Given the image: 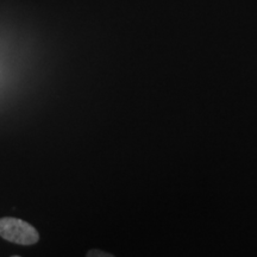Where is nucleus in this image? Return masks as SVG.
I'll return each mask as SVG.
<instances>
[{
	"label": "nucleus",
	"instance_id": "obj_1",
	"mask_svg": "<svg viewBox=\"0 0 257 257\" xmlns=\"http://www.w3.org/2000/svg\"><path fill=\"white\" fill-rule=\"evenodd\" d=\"M0 236L9 242L30 245L40 239V234L34 226L17 218L6 217L0 219Z\"/></svg>",
	"mask_w": 257,
	"mask_h": 257
},
{
	"label": "nucleus",
	"instance_id": "obj_2",
	"mask_svg": "<svg viewBox=\"0 0 257 257\" xmlns=\"http://www.w3.org/2000/svg\"><path fill=\"white\" fill-rule=\"evenodd\" d=\"M88 256H111L110 253H106V252H102V251H94V250H92V251L88 252Z\"/></svg>",
	"mask_w": 257,
	"mask_h": 257
}]
</instances>
